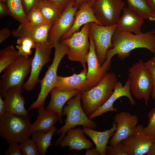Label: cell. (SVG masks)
<instances>
[{
    "mask_svg": "<svg viewBox=\"0 0 155 155\" xmlns=\"http://www.w3.org/2000/svg\"><path fill=\"white\" fill-rule=\"evenodd\" d=\"M112 48L106 54V59L102 65L104 69L110 68L111 60L117 54L121 60L129 56L131 51L138 48L146 49L151 52H155V35L152 31L133 34L128 32L115 30L113 36Z\"/></svg>",
    "mask_w": 155,
    "mask_h": 155,
    "instance_id": "1",
    "label": "cell"
},
{
    "mask_svg": "<svg viewBox=\"0 0 155 155\" xmlns=\"http://www.w3.org/2000/svg\"><path fill=\"white\" fill-rule=\"evenodd\" d=\"M118 81L115 73L107 72L95 86L89 90L81 92L82 106L88 116L107 100L112 94Z\"/></svg>",
    "mask_w": 155,
    "mask_h": 155,
    "instance_id": "2",
    "label": "cell"
},
{
    "mask_svg": "<svg viewBox=\"0 0 155 155\" xmlns=\"http://www.w3.org/2000/svg\"><path fill=\"white\" fill-rule=\"evenodd\" d=\"M81 92H79L69 100L62 109V115H66L64 125L57 129L56 133L60 136L55 142L56 146L60 142L69 129L78 125H82L88 128L95 129L96 123L90 119L83 110L81 103Z\"/></svg>",
    "mask_w": 155,
    "mask_h": 155,
    "instance_id": "3",
    "label": "cell"
},
{
    "mask_svg": "<svg viewBox=\"0 0 155 155\" xmlns=\"http://www.w3.org/2000/svg\"><path fill=\"white\" fill-rule=\"evenodd\" d=\"M31 115H20L6 112L0 118V135L9 144L20 143L31 135Z\"/></svg>",
    "mask_w": 155,
    "mask_h": 155,
    "instance_id": "4",
    "label": "cell"
},
{
    "mask_svg": "<svg viewBox=\"0 0 155 155\" xmlns=\"http://www.w3.org/2000/svg\"><path fill=\"white\" fill-rule=\"evenodd\" d=\"M128 77L131 94L137 99H143L147 106L154 84L151 74L142 59H139L129 68Z\"/></svg>",
    "mask_w": 155,
    "mask_h": 155,
    "instance_id": "5",
    "label": "cell"
},
{
    "mask_svg": "<svg viewBox=\"0 0 155 155\" xmlns=\"http://www.w3.org/2000/svg\"><path fill=\"white\" fill-rule=\"evenodd\" d=\"M55 52L53 61L46 72L43 78L40 81V90L37 99L33 102L28 109L30 111L44 106L46 97L55 86L57 76V71L62 58L69 51L67 45L61 41L55 48Z\"/></svg>",
    "mask_w": 155,
    "mask_h": 155,
    "instance_id": "6",
    "label": "cell"
},
{
    "mask_svg": "<svg viewBox=\"0 0 155 155\" xmlns=\"http://www.w3.org/2000/svg\"><path fill=\"white\" fill-rule=\"evenodd\" d=\"M33 57L26 58L20 55L6 67L1 76L0 95L4 97L10 88H22L23 83L27 75L31 72Z\"/></svg>",
    "mask_w": 155,
    "mask_h": 155,
    "instance_id": "7",
    "label": "cell"
},
{
    "mask_svg": "<svg viewBox=\"0 0 155 155\" xmlns=\"http://www.w3.org/2000/svg\"><path fill=\"white\" fill-rule=\"evenodd\" d=\"M90 23L83 25L80 31L74 33L69 38L61 41L69 48L67 54L68 59L80 62L83 69L87 68L86 63L90 46Z\"/></svg>",
    "mask_w": 155,
    "mask_h": 155,
    "instance_id": "8",
    "label": "cell"
},
{
    "mask_svg": "<svg viewBox=\"0 0 155 155\" xmlns=\"http://www.w3.org/2000/svg\"><path fill=\"white\" fill-rule=\"evenodd\" d=\"M125 5L123 0H95L92 7L101 25L111 26L117 24Z\"/></svg>",
    "mask_w": 155,
    "mask_h": 155,
    "instance_id": "9",
    "label": "cell"
},
{
    "mask_svg": "<svg viewBox=\"0 0 155 155\" xmlns=\"http://www.w3.org/2000/svg\"><path fill=\"white\" fill-rule=\"evenodd\" d=\"M90 24V35L94 43L98 59L102 65L106 59L108 50L112 47V38L116 28L117 24L103 26L93 22Z\"/></svg>",
    "mask_w": 155,
    "mask_h": 155,
    "instance_id": "10",
    "label": "cell"
},
{
    "mask_svg": "<svg viewBox=\"0 0 155 155\" xmlns=\"http://www.w3.org/2000/svg\"><path fill=\"white\" fill-rule=\"evenodd\" d=\"M52 47L48 42L36 43L30 74L27 81L22 86V88L26 90H32L39 82V73L44 65L50 61Z\"/></svg>",
    "mask_w": 155,
    "mask_h": 155,
    "instance_id": "11",
    "label": "cell"
},
{
    "mask_svg": "<svg viewBox=\"0 0 155 155\" xmlns=\"http://www.w3.org/2000/svg\"><path fill=\"white\" fill-rule=\"evenodd\" d=\"M142 124L137 126L134 132L121 142L129 155H146L155 142V137L146 135Z\"/></svg>",
    "mask_w": 155,
    "mask_h": 155,
    "instance_id": "12",
    "label": "cell"
},
{
    "mask_svg": "<svg viewBox=\"0 0 155 155\" xmlns=\"http://www.w3.org/2000/svg\"><path fill=\"white\" fill-rule=\"evenodd\" d=\"M70 4L62 12L49 31L48 42L55 48L60 42L61 38L71 27L74 22L75 15L78 9Z\"/></svg>",
    "mask_w": 155,
    "mask_h": 155,
    "instance_id": "13",
    "label": "cell"
},
{
    "mask_svg": "<svg viewBox=\"0 0 155 155\" xmlns=\"http://www.w3.org/2000/svg\"><path fill=\"white\" fill-rule=\"evenodd\" d=\"M117 124V129L109 141L110 145H115L126 139L134 131L139 122L138 117L127 111L117 113L113 118Z\"/></svg>",
    "mask_w": 155,
    "mask_h": 155,
    "instance_id": "14",
    "label": "cell"
},
{
    "mask_svg": "<svg viewBox=\"0 0 155 155\" xmlns=\"http://www.w3.org/2000/svg\"><path fill=\"white\" fill-rule=\"evenodd\" d=\"M90 46L87 56L88 70L86 73L85 91L97 85L103 79L107 71L100 63L96 55L94 43L89 35Z\"/></svg>",
    "mask_w": 155,
    "mask_h": 155,
    "instance_id": "15",
    "label": "cell"
},
{
    "mask_svg": "<svg viewBox=\"0 0 155 155\" xmlns=\"http://www.w3.org/2000/svg\"><path fill=\"white\" fill-rule=\"evenodd\" d=\"M124 96L128 98L132 105L135 104L136 102L131 93L129 79L126 81L124 86L121 82L118 81L115 85L112 94L108 99L102 106L89 116V118L92 119L107 112L116 111V109L113 106V104L119 98Z\"/></svg>",
    "mask_w": 155,
    "mask_h": 155,
    "instance_id": "16",
    "label": "cell"
},
{
    "mask_svg": "<svg viewBox=\"0 0 155 155\" xmlns=\"http://www.w3.org/2000/svg\"><path fill=\"white\" fill-rule=\"evenodd\" d=\"M84 134L82 129L79 128L69 129L61 141L60 147L68 146L70 150L78 151L92 147L94 144L86 138Z\"/></svg>",
    "mask_w": 155,
    "mask_h": 155,
    "instance_id": "17",
    "label": "cell"
},
{
    "mask_svg": "<svg viewBox=\"0 0 155 155\" xmlns=\"http://www.w3.org/2000/svg\"><path fill=\"white\" fill-rule=\"evenodd\" d=\"M22 88L15 86L10 88L7 91L4 96L6 112L20 115H28L21 94Z\"/></svg>",
    "mask_w": 155,
    "mask_h": 155,
    "instance_id": "18",
    "label": "cell"
},
{
    "mask_svg": "<svg viewBox=\"0 0 155 155\" xmlns=\"http://www.w3.org/2000/svg\"><path fill=\"white\" fill-rule=\"evenodd\" d=\"M93 22L101 25L95 16L92 4L90 3L82 4L75 13L74 22L71 27L62 36L61 41L69 38L74 33L78 31L82 26Z\"/></svg>",
    "mask_w": 155,
    "mask_h": 155,
    "instance_id": "19",
    "label": "cell"
},
{
    "mask_svg": "<svg viewBox=\"0 0 155 155\" xmlns=\"http://www.w3.org/2000/svg\"><path fill=\"white\" fill-rule=\"evenodd\" d=\"M51 26L45 24L34 26L21 24L16 29L12 32V35L19 38L27 37L32 39L36 43L48 42L49 33Z\"/></svg>",
    "mask_w": 155,
    "mask_h": 155,
    "instance_id": "20",
    "label": "cell"
},
{
    "mask_svg": "<svg viewBox=\"0 0 155 155\" xmlns=\"http://www.w3.org/2000/svg\"><path fill=\"white\" fill-rule=\"evenodd\" d=\"M123 11V14L117 23L116 30L136 34L141 33V28L144 19L128 7H125Z\"/></svg>",
    "mask_w": 155,
    "mask_h": 155,
    "instance_id": "21",
    "label": "cell"
},
{
    "mask_svg": "<svg viewBox=\"0 0 155 155\" xmlns=\"http://www.w3.org/2000/svg\"><path fill=\"white\" fill-rule=\"evenodd\" d=\"M79 92L78 90L66 91L54 87L50 92L51 99L46 108L57 113L59 117L58 121L62 123V109L65 104Z\"/></svg>",
    "mask_w": 155,
    "mask_h": 155,
    "instance_id": "22",
    "label": "cell"
},
{
    "mask_svg": "<svg viewBox=\"0 0 155 155\" xmlns=\"http://www.w3.org/2000/svg\"><path fill=\"white\" fill-rule=\"evenodd\" d=\"M87 71V68L83 69L78 74L74 73L72 75L67 77L58 75L55 87L64 90H78L81 92L85 91Z\"/></svg>",
    "mask_w": 155,
    "mask_h": 155,
    "instance_id": "23",
    "label": "cell"
},
{
    "mask_svg": "<svg viewBox=\"0 0 155 155\" xmlns=\"http://www.w3.org/2000/svg\"><path fill=\"white\" fill-rule=\"evenodd\" d=\"M117 124L114 122L112 127L103 131L95 130L92 128L83 127L84 134L92 140L96 146V149L100 155H106L107 144L109 138L114 134L117 128Z\"/></svg>",
    "mask_w": 155,
    "mask_h": 155,
    "instance_id": "24",
    "label": "cell"
},
{
    "mask_svg": "<svg viewBox=\"0 0 155 155\" xmlns=\"http://www.w3.org/2000/svg\"><path fill=\"white\" fill-rule=\"evenodd\" d=\"M38 115L35 122L32 124L30 133L38 131L45 132L50 130L59 120L58 114L44 106L38 108Z\"/></svg>",
    "mask_w": 155,
    "mask_h": 155,
    "instance_id": "25",
    "label": "cell"
},
{
    "mask_svg": "<svg viewBox=\"0 0 155 155\" xmlns=\"http://www.w3.org/2000/svg\"><path fill=\"white\" fill-rule=\"evenodd\" d=\"M36 6L51 27L63 11L59 6L46 0H39Z\"/></svg>",
    "mask_w": 155,
    "mask_h": 155,
    "instance_id": "26",
    "label": "cell"
},
{
    "mask_svg": "<svg viewBox=\"0 0 155 155\" xmlns=\"http://www.w3.org/2000/svg\"><path fill=\"white\" fill-rule=\"evenodd\" d=\"M57 129L54 126L46 132L36 131L32 133V138L35 142L40 154H45L47 149L51 145L52 136Z\"/></svg>",
    "mask_w": 155,
    "mask_h": 155,
    "instance_id": "27",
    "label": "cell"
},
{
    "mask_svg": "<svg viewBox=\"0 0 155 155\" xmlns=\"http://www.w3.org/2000/svg\"><path fill=\"white\" fill-rule=\"evenodd\" d=\"M6 3L9 15L21 24L29 25L27 14L25 11L22 0H7Z\"/></svg>",
    "mask_w": 155,
    "mask_h": 155,
    "instance_id": "28",
    "label": "cell"
},
{
    "mask_svg": "<svg viewBox=\"0 0 155 155\" xmlns=\"http://www.w3.org/2000/svg\"><path fill=\"white\" fill-rule=\"evenodd\" d=\"M128 7L144 19H149L154 14L145 0H127Z\"/></svg>",
    "mask_w": 155,
    "mask_h": 155,
    "instance_id": "29",
    "label": "cell"
},
{
    "mask_svg": "<svg viewBox=\"0 0 155 155\" xmlns=\"http://www.w3.org/2000/svg\"><path fill=\"white\" fill-rule=\"evenodd\" d=\"M20 56L18 51L11 45L0 51V73L15 61Z\"/></svg>",
    "mask_w": 155,
    "mask_h": 155,
    "instance_id": "30",
    "label": "cell"
},
{
    "mask_svg": "<svg viewBox=\"0 0 155 155\" xmlns=\"http://www.w3.org/2000/svg\"><path fill=\"white\" fill-rule=\"evenodd\" d=\"M18 44L16 48L20 55L29 58L32 54V49L35 48L36 43L31 38L27 37H21L18 38Z\"/></svg>",
    "mask_w": 155,
    "mask_h": 155,
    "instance_id": "31",
    "label": "cell"
},
{
    "mask_svg": "<svg viewBox=\"0 0 155 155\" xmlns=\"http://www.w3.org/2000/svg\"><path fill=\"white\" fill-rule=\"evenodd\" d=\"M29 25L37 26L49 24L36 6L33 7L27 14Z\"/></svg>",
    "mask_w": 155,
    "mask_h": 155,
    "instance_id": "32",
    "label": "cell"
},
{
    "mask_svg": "<svg viewBox=\"0 0 155 155\" xmlns=\"http://www.w3.org/2000/svg\"><path fill=\"white\" fill-rule=\"evenodd\" d=\"M23 155H39L40 153L37 146L32 139L28 138L20 144Z\"/></svg>",
    "mask_w": 155,
    "mask_h": 155,
    "instance_id": "33",
    "label": "cell"
},
{
    "mask_svg": "<svg viewBox=\"0 0 155 155\" xmlns=\"http://www.w3.org/2000/svg\"><path fill=\"white\" fill-rule=\"evenodd\" d=\"M129 155L127 149L121 141L116 144L107 146L106 155Z\"/></svg>",
    "mask_w": 155,
    "mask_h": 155,
    "instance_id": "34",
    "label": "cell"
},
{
    "mask_svg": "<svg viewBox=\"0 0 155 155\" xmlns=\"http://www.w3.org/2000/svg\"><path fill=\"white\" fill-rule=\"evenodd\" d=\"M148 124L144 127V132L146 135L155 137V107L148 113Z\"/></svg>",
    "mask_w": 155,
    "mask_h": 155,
    "instance_id": "35",
    "label": "cell"
},
{
    "mask_svg": "<svg viewBox=\"0 0 155 155\" xmlns=\"http://www.w3.org/2000/svg\"><path fill=\"white\" fill-rule=\"evenodd\" d=\"M154 56L144 62V64L150 72L153 81L154 87L151 94L153 99H155V52Z\"/></svg>",
    "mask_w": 155,
    "mask_h": 155,
    "instance_id": "36",
    "label": "cell"
},
{
    "mask_svg": "<svg viewBox=\"0 0 155 155\" xmlns=\"http://www.w3.org/2000/svg\"><path fill=\"white\" fill-rule=\"evenodd\" d=\"M9 144L8 149L5 152V155H22L20 146L16 142L11 143Z\"/></svg>",
    "mask_w": 155,
    "mask_h": 155,
    "instance_id": "37",
    "label": "cell"
},
{
    "mask_svg": "<svg viewBox=\"0 0 155 155\" xmlns=\"http://www.w3.org/2000/svg\"><path fill=\"white\" fill-rule=\"evenodd\" d=\"M39 0H22L25 11L26 13L34 6H36Z\"/></svg>",
    "mask_w": 155,
    "mask_h": 155,
    "instance_id": "38",
    "label": "cell"
},
{
    "mask_svg": "<svg viewBox=\"0 0 155 155\" xmlns=\"http://www.w3.org/2000/svg\"><path fill=\"white\" fill-rule=\"evenodd\" d=\"M59 6L64 11L71 3H74L76 0H46Z\"/></svg>",
    "mask_w": 155,
    "mask_h": 155,
    "instance_id": "39",
    "label": "cell"
},
{
    "mask_svg": "<svg viewBox=\"0 0 155 155\" xmlns=\"http://www.w3.org/2000/svg\"><path fill=\"white\" fill-rule=\"evenodd\" d=\"M10 30L7 28H4L0 31V43H1L11 35Z\"/></svg>",
    "mask_w": 155,
    "mask_h": 155,
    "instance_id": "40",
    "label": "cell"
},
{
    "mask_svg": "<svg viewBox=\"0 0 155 155\" xmlns=\"http://www.w3.org/2000/svg\"><path fill=\"white\" fill-rule=\"evenodd\" d=\"M9 14V13L6 5L0 1V17L1 18Z\"/></svg>",
    "mask_w": 155,
    "mask_h": 155,
    "instance_id": "41",
    "label": "cell"
},
{
    "mask_svg": "<svg viewBox=\"0 0 155 155\" xmlns=\"http://www.w3.org/2000/svg\"><path fill=\"white\" fill-rule=\"evenodd\" d=\"M95 0H76L73 4V6L78 9L82 4L85 3H90L91 4Z\"/></svg>",
    "mask_w": 155,
    "mask_h": 155,
    "instance_id": "42",
    "label": "cell"
},
{
    "mask_svg": "<svg viewBox=\"0 0 155 155\" xmlns=\"http://www.w3.org/2000/svg\"><path fill=\"white\" fill-rule=\"evenodd\" d=\"M6 110L4 100L0 95V118L2 117L6 113Z\"/></svg>",
    "mask_w": 155,
    "mask_h": 155,
    "instance_id": "43",
    "label": "cell"
},
{
    "mask_svg": "<svg viewBox=\"0 0 155 155\" xmlns=\"http://www.w3.org/2000/svg\"><path fill=\"white\" fill-rule=\"evenodd\" d=\"M99 153L96 150V148L92 147L87 150L85 155H98Z\"/></svg>",
    "mask_w": 155,
    "mask_h": 155,
    "instance_id": "44",
    "label": "cell"
},
{
    "mask_svg": "<svg viewBox=\"0 0 155 155\" xmlns=\"http://www.w3.org/2000/svg\"><path fill=\"white\" fill-rule=\"evenodd\" d=\"M149 7L155 14V0H145Z\"/></svg>",
    "mask_w": 155,
    "mask_h": 155,
    "instance_id": "45",
    "label": "cell"
},
{
    "mask_svg": "<svg viewBox=\"0 0 155 155\" xmlns=\"http://www.w3.org/2000/svg\"><path fill=\"white\" fill-rule=\"evenodd\" d=\"M146 155H155V142Z\"/></svg>",
    "mask_w": 155,
    "mask_h": 155,
    "instance_id": "46",
    "label": "cell"
},
{
    "mask_svg": "<svg viewBox=\"0 0 155 155\" xmlns=\"http://www.w3.org/2000/svg\"><path fill=\"white\" fill-rule=\"evenodd\" d=\"M148 19L151 21H154L155 22V14H154L152 17H150Z\"/></svg>",
    "mask_w": 155,
    "mask_h": 155,
    "instance_id": "47",
    "label": "cell"
},
{
    "mask_svg": "<svg viewBox=\"0 0 155 155\" xmlns=\"http://www.w3.org/2000/svg\"><path fill=\"white\" fill-rule=\"evenodd\" d=\"M7 0H0V1L3 2L4 3H6Z\"/></svg>",
    "mask_w": 155,
    "mask_h": 155,
    "instance_id": "48",
    "label": "cell"
},
{
    "mask_svg": "<svg viewBox=\"0 0 155 155\" xmlns=\"http://www.w3.org/2000/svg\"><path fill=\"white\" fill-rule=\"evenodd\" d=\"M152 32L155 35V29H154L152 31Z\"/></svg>",
    "mask_w": 155,
    "mask_h": 155,
    "instance_id": "49",
    "label": "cell"
},
{
    "mask_svg": "<svg viewBox=\"0 0 155 155\" xmlns=\"http://www.w3.org/2000/svg\"></svg>",
    "mask_w": 155,
    "mask_h": 155,
    "instance_id": "50",
    "label": "cell"
}]
</instances>
